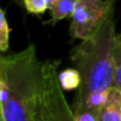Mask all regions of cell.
I'll return each mask as SVG.
<instances>
[{
    "mask_svg": "<svg viewBox=\"0 0 121 121\" xmlns=\"http://www.w3.org/2000/svg\"><path fill=\"white\" fill-rule=\"evenodd\" d=\"M115 4L116 0H109L108 10L96 30L71 51V62L82 77L74 106L83 102L89 94L107 91L114 86Z\"/></svg>",
    "mask_w": 121,
    "mask_h": 121,
    "instance_id": "6da1fadb",
    "label": "cell"
},
{
    "mask_svg": "<svg viewBox=\"0 0 121 121\" xmlns=\"http://www.w3.org/2000/svg\"><path fill=\"white\" fill-rule=\"evenodd\" d=\"M58 64L55 60H45L43 64V87L33 107L35 121H76L58 81Z\"/></svg>",
    "mask_w": 121,
    "mask_h": 121,
    "instance_id": "7a4b0ae2",
    "label": "cell"
},
{
    "mask_svg": "<svg viewBox=\"0 0 121 121\" xmlns=\"http://www.w3.org/2000/svg\"><path fill=\"white\" fill-rule=\"evenodd\" d=\"M109 6V0H77L71 16V39H86L99 26Z\"/></svg>",
    "mask_w": 121,
    "mask_h": 121,
    "instance_id": "3957f363",
    "label": "cell"
},
{
    "mask_svg": "<svg viewBox=\"0 0 121 121\" xmlns=\"http://www.w3.org/2000/svg\"><path fill=\"white\" fill-rule=\"evenodd\" d=\"M97 121H121V89L113 86L108 99L99 112Z\"/></svg>",
    "mask_w": 121,
    "mask_h": 121,
    "instance_id": "277c9868",
    "label": "cell"
},
{
    "mask_svg": "<svg viewBox=\"0 0 121 121\" xmlns=\"http://www.w3.org/2000/svg\"><path fill=\"white\" fill-rule=\"evenodd\" d=\"M77 0H49L51 20L45 24H56L65 18H71Z\"/></svg>",
    "mask_w": 121,
    "mask_h": 121,
    "instance_id": "5b68a950",
    "label": "cell"
},
{
    "mask_svg": "<svg viewBox=\"0 0 121 121\" xmlns=\"http://www.w3.org/2000/svg\"><path fill=\"white\" fill-rule=\"evenodd\" d=\"M58 81L63 90L70 91L80 88L82 83V77L80 71L74 67V68L64 69L60 73H58Z\"/></svg>",
    "mask_w": 121,
    "mask_h": 121,
    "instance_id": "8992f818",
    "label": "cell"
},
{
    "mask_svg": "<svg viewBox=\"0 0 121 121\" xmlns=\"http://www.w3.org/2000/svg\"><path fill=\"white\" fill-rule=\"evenodd\" d=\"M113 57H114V86L121 89V33L116 35L114 38V48H113Z\"/></svg>",
    "mask_w": 121,
    "mask_h": 121,
    "instance_id": "52a82bcc",
    "label": "cell"
},
{
    "mask_svg": "<svg viewBox=\"0 0 121 121\" xmlns=\"http://www.w3.org/2000/svg\"><path fill=\"white\" fill-rule=\"evenodd\" d=\"M10 25L6 19V11L0 10V50L3 52L7 51L10 48Z\"/></svg>",
    "mask_w": 121,
    "mask_h": 121,
    "instance_id": "ba28073f",
    "label": "cell"
},
{
    "mask_svg": "<svg viewBox=\"0 0 121 121\" xmlns=\"http://www.w3.org/2000/svg\"><path fill=\"white\" fill-rule=\"evenodd\" d=\"M26 11L32 14L42 16L49 10V0H22Z\"/></svg>",
    "mask_w": 121,
    "mask_h": 121,
    "instance_id": "9c48e42d",
    "label": "cell"
},
{
    "mask_svg": "<svg viewBox=\"0 0 121 121\" xmlns=\"http://www.w3.org/2000/svg\"><path fill=\"white\" fill-rule=\"evenodd\" d=\"M32 121H35V120H33V119H32Z\"/></svg>",
    "mask_w": 121,
    "mask_h": 121,
    "instance_id": "30bf717a",
    "label": "cell"
}]
</instances>
